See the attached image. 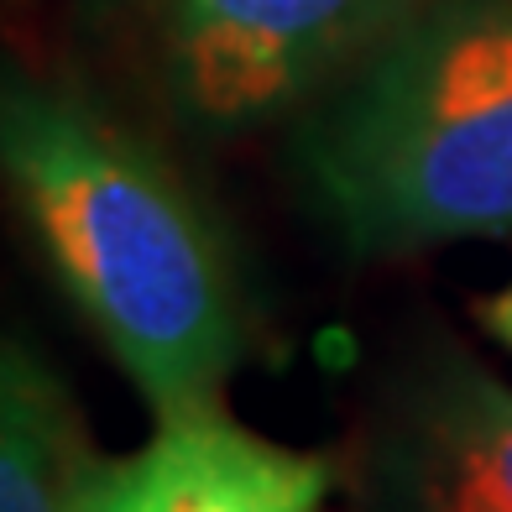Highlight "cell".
Wrapping results in <instances>:
<instances>
[{
	"mask_svg": "<svg viewBox=\"0 0 512 512\" xmlns=\"http://www.w3.org/2000/svg\"><path fill=\"white\" fill-rule=\"evenodd\" d=\"M0 189L157 418L220 403L246 356L241 267L142 131L74 84L0 63Z\"/></svg>",
	"mask_w": 512,
	"mask_h": 512,
	"instance_id": "cell-1",
	"label": "cell"
},
{
	"mask_svg": "<svg viewBox=\"0 0 512 512\" xmlns=\"http://www.w3.org/2000/svg\"><path fill=\"white\" fill-rule=\"evenodd\" d=\"M356 256L512 236V0H418L298 131Z\"/></svg>",
	"mask_w": 512,
	"mask_h": 512,
	"instance_id": "cell-2",
	"label": "cell"
},
{
	"mask_svg": "<svg viewBox=\"0 0 512 512\" xmlns=\"http://www.w3.org/2000/svg\"><path fill=\"white\" fill-rule=\"evenodd\" d=\"M418 0H142L162 105L199 136L293 115L351 74Z\"/></svg>",
	"mask_w": 512,
	"mask_h": 512,
	"instance_id": "cell-3",
	"label": "cell"
},
{
	"mask_svg": "<svg viewBox=\"0 0 512 512\" xmlns=\"http://www.w3.org/2000/svg\"><path fill=\"white\" fill-rule=\"evenodd\" d=\"M361 512H512V387L465 351L382 387L356 460Z\"/></svg>",
	"mask_w": 512,
	"mask_h": 512,
	"instance_id": "cell-4",
	"label": "cell"
},
{
	"mask_svg": "<svg viewBox=\"0 0 512 512\" xmlns=\"http://www.w3.org/2000/svg\"><path fill=\"white\" fill-rule=\"evenodd\" d=\"M330 486V455L272 445L204 403L157 418L131 455H84L68 512H319Z\"/></svg>",
	"mask_w": 512,
	"mask_h": 512,
	"instance_id": "cell-5",
	"label": "cell"
},
{
	"mask_svg": "<svg viewBox=\"0 0 512 512\" xmlns=\"http://www.w3.org/2000/svg\"><path fill=\"white\" fill-rule=\"evenodd\" d=\"M84 455L68 387L0 330V512H68Z\"/></svg>",
	"mask_w": 512,
	"mask_h": 512,
	"instance_id": "cell-6",
	"label": "cell"
},
{
	"mask_svg": "<svg viewBox=\"0 0 512 512\" xmlns=\"http://www.w3.org/2000/svg\"><path fill=\"white\" fill-rule=\"evenodd\" d=\"M481 324H486V330H492V335L507 345V351H512V283L481 304Z\"/></svg>",
	"mask_w": 512,
	"mask_h": 512,
	"instance_id": "cell-7",
	"label": "cell"
}]
</instances>
